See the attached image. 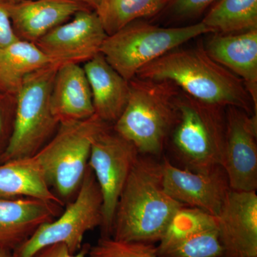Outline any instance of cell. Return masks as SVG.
<instances>
[{"instance_id":"7a4b0ae2","label":"cell","mask_w":257,"mask_h":257,"mask_svg":"<svg viewBox=\"0 0 257 257\" xmlns=\"http://www.w3.org/2000/svg\"><path fill=\"white\" fill-rule=\"evenodd\" d=\"M182 206L164 189L162 162L140 155L118 201L111 236L156 244Z\"/></svg>"},{"instance_id":"f546056e","label":"cell","mask_w":257,"mask_h":257,"mask_svg":"<svg viewBox=\"0 0 257 257\" xmlns=\"http://www.w3.org/2000/svg\"><path fill=\"white\" fill-rule=\"evenodd\" d=\"M0 1H3V2H16V1H20V0H0Z\"/></svg>"},{"instance_id":"9c48e42d","label":"cell","mask_w":257,"mask_h":257,"mask_svg":"<svg viewBox=\"0 0 257 257\" xmlns=\"http://www.w3.org/2000/svg\"><path fill=\"white\" fill-rule=\"evenodd\" d=\"M140 155L133 144L109 128L93 142L88 166L102 197L101 236H111L118 201Z\"/></svg>"},{"instance_id":"7402d4cb","label":"cell","mask_w":257,"mask_h":257,"mask_svg":"<svg viewBox=\"0 0 257 257\" xmlns=\"http://www.w3.org/2000/svg\"><path fill=\"white\" fill-rule=\"evenodd\" d=\"M156 246L160 257H220L222 253L217 226L190 230Z\"/></svg>"},{"instance_id":"6da1fadb","label":"cell","mask_w":257,"mask_h":257,"mask_svg":"<svg viewBox=\"0 0 257 257\" xmlns=\"http://www.w3.org/2000/svg\"><path fill=\"white\" fill-rule=\"evenodd\" d=\"M140 79L173 83L184 94L211 105L257 114L241 79L209 57L204 46L175 49L139 70Z\"/></svg>"},{"instance_id":"277c9868","label":"cell","mask_w":257,"mask_h":257,"mask_svg":"<svg viewBox=\"0 0 257 257\" xmlns=\"http://www.w3.org/2000/svg\"><path fill=\"white\" fill-rule=\"evenodd\" d=\"M179 116L170 136L181 168L209 172L222 166L226 140V108L198 101L179 92Z\"/></svg>"},{"instance_id":"30bf717a","label":"cell","mask_w":257,"mask_h":257,"mask_svg":"<svg viewBox=\"0 0 257 257\" xmlns=\"http://www.w3.org/2000/svg\"><path fill=\"white\" fill-rule=\"evenodd\" d=\"M226 140L222 167L230 188L257 189V114L234 106L226 108Z\"/></svg>"},{"instance_id":"8fae6325","label":"cell","mask_w":257,"mask_h":257,"mask_svg":"<svg viewBox=\"0 0 257 257\" xmlns=\"http://www.w3.org/2000/svg\"><path fill=\"white\" fill-rule=\"evenodd\" d=\"M107 36L96 12L87 8L77 12L72 20L56 27L35 44L54 64H79L100 53Z\"/></svg>"},{"instance_id":"4dcf8cb0","label":"cell","mask_w":257,"mask_h":257,"mask_svg":"<svg viewBox=\"0 0 257 257\" xmlns=\"http://www.w3.org/2000/svg\"><path fill=\"white\" fill-rule=\"evenodd\" d=\"M2 126H3V124H2L1 115H0V132H1Z\"/></svg>"},{"instance_id":"4fadbf2b","label":"cell","mask_w":257,"mask_h":257,"mask_svg":"<svg viewBox=\"0 0 257 257\" xmlns=\"http://www.w3.org/2000/svg\"><path fill=\"white\" fill-rule=\"evenodd\" d=\"M216 219L220 257H257L256 192L231 189Z\"/></svg>"},{"instance_id":"e0dca14e","label":"cell","mask_w":257,"mask_h":257,"mask_svg":"<svg viewBox=\"0 0 257 257\" xmlns=\"http://www.w3.org/2000/svg\"><path fill=\"white\" fill-rule=\"evenodd\" d=\"M51 108L60 124L87 119L94 114L89 82L79 64L59 65L51 92Z\"/></svg>"},{"instance_id":"d4e9b609","label":"cell","mask_w":257,"mask_h":257,"mask_svg":"<svg viewBox=\"0 0 257 257\" xmlns=\"http://www.w3.org/2000/svg\"><path fill=\"white\" fill-rule=\"evenodd\" d=\"M215 0H171L172 14L179 18H192L202 14Z\"/></svg>"},{"instance_id":"44dd1931","label":"cell","mask_w":257,"mask_h":257,"mask_svg":"<svg viewBox=\"0 0 257 257\" xmlns=\"http://www.w3.org/2000/svg\"><path fill=\"white\" fill-rule=\"evenodd\" d=\"M170 2L171 0H99L94 11L109 36L139 19L155 16L168 7Z\"/></svg>"},{"instance_id":"2e32d148","label":"cell","mask_w":257,"mask_h":257,"mask_svg":"<svg viewBox=\"0 0 257 257\" xmlns=\"http://www.w3.org/2000/svg\"><path fill=\"white\" fill-rule=\"evenodd\" d=\"M204 48L213 60L242 80L257 111V30L213 33Z\"/></svg>"},{"instance_id":"d6986e66","label":"cell","mask_w":257,"mask_h":257,"mask_svg":"<svg viewBox=\"0 0 257 257\" xmlns=\"http://www.w3.org/2000/svg\"><path fill=\"white\" fill-rule=\"evenodd\" d=\"M25 197L63 204L51 190L33 156L8 161L0 165V199Z\"/></svg>"},{"instance_id":"ac0fdd59","label":"cell","mask_w":257,"mask_h":257,"mask_svg":"<svg viewBox=\"0 0 257 257\" xmlns=\"http://www.w3.org/2000/svg\"><path fill=\"white\" fill-rule=\"evenodd\" d=\"M92 92L94 114L106 123H114L124 111L130 96V82L108 63L101 53L84 63Z\"/></svg>"},{"instance_id":"5bb4252c","label":"cell","mask_w":257,"mask_h":257,"mask_svg":"<svg viewBox=\"0 0 257 257\" xmlns=\"http://www.w3.org/2000/svg\"><path fill=\"white\" fill-rule=\"evenodd\" d=\"M62 206L35 198L0 199V248L14 251L41 225L59 216Z\"/></svg>"},{"instance_id":"cb8c5ba5","label":"cell","mask_w":257,"mask_h":257,"mask_svg":"<svg viewBox=\"0 0 257 257\" xmlns=\"http://www.w3.org/2000/svg\"><path fill=\"white\" fill-rule=\"evenodd\" d=\"M87 257H160L153 243L125 241L101 236L91 246Z\"/></svg>"},{"instance_id":"3957f363","label":"cell","mask_w":257,"mask_h":257,"mask_svg":"<svg viewBox=\"0 0 257 257\" xmlns=\"http://www.w3.org/2000/svg\"><path fill=\"white\" fill-rule=\"evenodd\" d=\"M124 111L114 131L136 147L139 153L160 156L178 120L180 90L173 83L135 78Z\"/></svg>"},{"instance_id":"5b68a950","label":"cell","mask_w":257,"mask_h":257,"mask_svg":"<svg viewBox=\"0 0 257 257\" xmlns=\"http://www.w3.org/2000/svg\"><path fill=\"white\" fill-rule=\"evenodd\" d=\"M202 22L180 28H160L143 22H133L107 36L100 53L126 81L140 69L170 51L204 34H213Z\"/></svg>"},{"instance_id":"7c38bea8","label":"cell","mask_w":257,"mask_h":257,"mask_svg":"<svg viewBox=\"0 0 257 257\" xmlns=\"http://www.w3.org/2000/svg\"><path fill=\"white\" fill-rule=\"evenodd\" d=\"M162 170L164 189L172 199L186 207L219 215L231 191L222 166L209 172H192L164 157Z\"/></svg>"},{"instance_id":"52a82bcc","label":"cell","mask_w":257,"mask_h":257,"mask_svg":"<svg viewBox=\"0 0 257 257\" xmlns=\"http://www.w3.org/2000/svg\"><path fill=\"white\" fill-rule=\"evenodd\" d=\"M58 64H52L29 74L17 93L13 134L3 162L35 155L59 126L51 108V92Z\"/></svg>"},{"instance_id":"4316f807","label":"cell","mask_w":257,"mask_h":257,"mask_svg":"<svg viewBox=\"0 0 257 257\" xmlns=\"http://www.w3.org/2000/svg\"><path fill=\"white\" fill-rule=\"evenodd\" d=\"M90 247L89 243H83L78 252L72 253L66 245L57 243L42 248L32 257H87Z\"/></svg>"},{"instance_id":"ffe728a7","label":"cell","mask_w":257,"mask_h":257,"mask_svg":"<svg viewBox=\"0 0 257 257\" xmlns=\"http://www.w3.org/2000/svg\"><path fill=\"white\" fill-rule=\"evenodd\" d=\"M52 64L33 42L17 40L0 50V89L17 94L27 76Z\"/></svg>"},{"instance_id":"83f0119b","label":"cell","mask_w":257,"mask_h":257,"mask_svg":"<svg viewBox=\"0 0 257 257\" xmlns=\"http://www.w3.org/2000/svg\"><path fill=\"white\" fill-rule=\"evenodd\" d=\"M76 1L83 3V4L87 5L89 8H92L94 10L96 9L98 3H99V0H76Z\"/></svg>"},{"instance_id":"603a6c76","label":"cell","mask_w":257,"mask_h":257,"mask_svg":"<svg viewBox=\"0 0 257 257\" xmlns=\"http://www.w3.org/2000/svg\"><path fill=\"white\" fill-rule=\"evenodd\" d=\"M202 22L214 33L257 30V0H220Z\"/></svg>"},{"instance_id":"f1b7e54d","label":"cell","mask_w":257,"mask_h":257,"mask_svg":"<svg viewBox=\"0 0 257 257\" xmlns=\"http://www.w3.org/2000/svg\"><path fill=\"white\" fill-rule=\"evenodd\" d=\"M0 257H13L10 251L0 248Z\"/></svg>"},{"instance_id":"9a60e30c","label":"cell","mask_w":257,"mask_h":257,"mask_svg":"<svg viewBox=\"0 0 257 257\" xmlns=\"http://www.w3.org/2000/svg\"><path fill=\"white\" fill-rule=\"evenodd\" d=\"M20 40L35 43L56 27L89 7L76 0H20L5 2Z\"/></svg>"},{"instance_id":"ba28073f","label":"cell","mask_w":257,"mask_h":257,"mask_svg":"<svg viewBox=\"0 0 257 257\" xmlns=\"http://www.w3.org/2000/svg\"><path fill=\"white\" fill-rule=\"evenodd\" d=\"M77 197L53 221L41 225L12 253L32 257L42 248L63 243L72 253L78 252L84 235L103 223L102 197L94 174L88 166Z\"/></svg>"},{"instance_id":"484cf974","label":"cell","mask_w":257,"mask_h":257,"mask_svg":"<svg viewBox=\"0 0 257 257\" xmlns=\"http://www.w3.org/2000/svg\"><path fill=\"white\" fill-rule=\"evenodd\" d=\"M20 40L15 33L5 2L0 1V50Z\"/></svg>"},{"instance_id":"8992f818","label":"cell","mask_w":257,"mask_h":257,"mask_svg":"<svg viewBox=\"0 0 257 257\" xmlns=\"http://www.w3.org/2000/svg\"><path fill=\"white\" fill-rule=\"evenodd\" d=\"M108 128L96 114L87 119L60 123L53 138L33 155L50 187L62 198L78 191L96 136Z\"/></svg>"}]
</instances>
